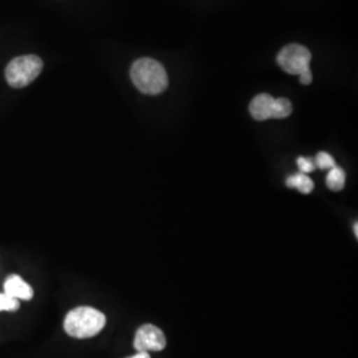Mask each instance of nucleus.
I'll return each instance as SVG.
<instances>
[{
  "mask_svg": "<svg viewBox=\"0 0 358 358\" xmlns=\"http://www.w3.org/2000/svg\"><path fill=\"white\" fill-rule=\"evenodd\" d=\"M313 162H315V166L321 169V170H327V169L331 170L332 167L336 166V162H334L332 155L325 153V152L317 153L316 158L313 159Z\"/></svg>",
  "mask_w": 358,
  "mask_h": 358,
  "instance_id": "obj_10",
  "label": "nucleus"
},
{
  "mask_svg": "<svg viewBox=\"0 0 358 358\" xmlns=\"http://www.w3.org/2000/svg\"><path fill=\"white\" fill-rule=\"evenodd\" d=\"M43 69V60L36 55H24L11 60L6 68V80L13 88L29 85Z\"/></svg>",
  "mask_w": 358,
  "mask_h": 358,
  "instance_id": "obj_3",
  "label": "nucleus"
},
{
  "mask_svg": "<svg viewBox=\"0 0 358 358\" xmlns=\"http://www.w3.org/2000/svg\"><path fill=\"white\" fill-rule=\"evenodd\" d=\"M287 186L288 187H294L299 192L303 194H309L313 190L315 183L313 180L308 177L307 174L303 173H297L294 176H291L289 178L287 179Z\"/></svg>",
  "mask_w": 358,
  "mask_h": 358,
  "instance_id": "obj_8",
  "label": "nucleus"
},
{
  "mask_svg": "<svg viewBox=\"0 0 358 358\" xmlns=\"http://www.w3.org/2000/svg\"><path fill=\"white\" fill-rule=\"evenodd\" d=\"M355 234H356V238L358 236V223L355 224Z\"/></svg>",
  "mask_w": 358,
  "mask_h": 358,
  "instance_id": "obj_15",
  "label": "nucleus"
},
{
  "mask_svg": "<svg viewBox=\"0 0 358 358\" xmlns=\"http://www.w3.org/2000/svg\"><path fill=\"white\" fill-rule=\"evenodd\" d=\"M129 358H150V355L149 353H146V352H138L137 355H134L133 357Z\"/></svg>",
  "mask_w": 358,
  "mask_h": 358,
  "instance_id": "obj_14",
  "label": "nucleus"
},
{
  "mask_svg": "<svg viewBox=\"0 0 358 358\" xmlns=\"http://www.w3.org/2000/svg\"><path fill=\"white\" fill-rule=\"evenodd\" d=\"M17 309H19V300L13 299L7 294H0V312L1 310L15 312Z\"/></svg>",
  "mask_w": 358,
  "mask_h": 358,
  "instance_id": "obj_11",
  "label": "nucleus"
},
{
  "mask_svg": "<svg viewBox=\"0 0 358 358\" xmlns=\"http://www.w3.org/2000/svg\"><path fill=\"white\" fill-rule=\"evenodd\" d=\"M297 166L300 169V173H303V174H309V173L315 171V169H316L313 159L306 158V157L297 158Z\"/></svg>",
  "mask_w": 358,
  "mask_h": 358,
  "instance_id": "obj_12",
  "label": "nucleus"
},
{
  "mask_svg": "<svg viewBox=\"0 0 358 358\" xmlns=\"http://www.w3.org/2000/svg\"><path fill=\"white\" fill-rule=\"evenodd\" d=\"M312 60V55L307 47L300 44L285 45L278 55V64L282 66V71L289 75H297L310 71L309 64Z\"/></svg>",
  "mask_w": 358,
  "mask_h": 358,
  "instance_id": "obj_5",
  "label": "nucleus"
},
{
  "mask_svg": "<svg viewBox=\"0 0 358 358\" xmlns=\"http://www.w3.org/2000/svg\"><path fill=\"white\" fill-rule=\"evenodd\" d=\"M312 80H313V77H312V72H310V71H307V72H304V73L300 75V81H301V84H304V85H309V84L312 83Z\"/></svg>",
  "mask_w": 358,
  "mask_h": 358,
  "instance_id": "obj_13",
  "label": "nucleus"
},
{
  "mask_svg": "<svg viewBox=\"0 0 358 358\" xmlns=\"http://www.w3.org/2000/svg\"><path fill=\"white\" fill-rule=\"evenodd\" d=\"M166 346V337L164 332L152 324L142 325L136 333L134 348L137 352H161Z\"/></svg>",
  "mask_w": 358,
  "mask_h": 358,
  "instance_id": "obj_6",
  "label": "nucleus"
},
{
  "mask_svg": "<svg viewBox=\"0 0 358 358\" xmlns=\"http://www.w3.org/2000/svg\"><path fill=\"white\" fill-rule=\"evenodd\" d=\"M106 324L103 312L90 307L72 309L64 320L65 332L75 338H90L101 332Z\"/></svg>",
  "mask_w": 358,
  "mask_h": 358,
  "instance_id": "obj_2",
  "label": "nucleus"
},
{
  "mask_svg": "<svg viewBox=\"0 0 358 358\" xmlns=\"http://www.w3.org/2000/svg\"><path fill=\"white\" fill-rule=\"evenodd\" d=\"M4 294L16 300H29L34 296V291L20 276L13 275L4 282Z\"/></svg>",
  "mask_w": 358,
  "mask_h": 358,
  "instance_id": "obj_7",
  "label": "nucleus"
},
{
  "mask_svg": "<svg viewBox=\"0 0 358 358\" xmlns=\"http://www.w3.org/2000/svg\"><path fill=\"white\" fill-rule=\"evenodd\" d=\"M327 186L332 192H341L345 186V171L341 167H332L327 176Z\"/></svg>",
  "mask_w": 358,
  "mask_h": 358,
  "instance_id": "obj_9",
  "label": "nucleus"
},
{
  "mask_svg": "<svg viewBox=\"0 0 358 358\" xmlns=\"http://www.w3.org/2000/svg\"><path fill=\"white\" fill-rule=\"evenodd\" d=\"M130 77L136 88L145 94H161L169 85V77L164 65L153 59H140L130 69Z\"/></svg>",
  "mask_w": 358,
  "mask_h": 358,
  "instance_id": "obj_1",
  "label": "nucleus"
},
{
  "mask_svg": "<svg viewBox=\"0 0 358 358\" xmlns=\"http://www.w3.org/2000/svg\"><path fill=\"white\" fill-rule=\"evenodd\" d=\"M250 113L256 121L269 118H287L292 113V103L288 99H273L267 93L257 94L250 103Z\"/></svg>",
  "mask_w": 358,
  "mask_h": 358,
  "instance_id": "obj_4",
  "label": "nucleus"
}]
</instances>
